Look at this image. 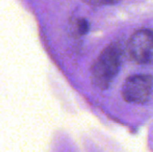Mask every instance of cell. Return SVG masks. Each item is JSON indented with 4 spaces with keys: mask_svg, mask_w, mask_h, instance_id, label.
Returning a JSON list of instances; mask_svg holds the SVG:
<instances>
[{
    "mask_svg": "<svg viewBox=\"0 0 153 152\" xmlns=\"http://www.w3.org/2000/svg\"><path fill=\"white\" fill-rule=\"evenodd\" d=\"M122 62V48L120 44L113 43L106 46L99 54L92 67V81L99 90H107L117 74Z\"/></svg>",
    "mask_w": 153,
    "mask_h": 152,
    "instance_id": "obj_1",
    "label": "cell"
},
{
    "mask_svg": "<svg viewBox=\"0 0 153 152\" xmlns=\"http://www.w3.org/2000/svg\"><path fill=\"white\" fill-rule=\"evenodd\" d=\"M122 97L126 102L144 104L150 100L153 93V76L135 74L127 77L122 85Z\"/></svg>",
    "mask_w": 153,
    "mask_h": 152,
    "instance_id": "obj_2",
    "label": "cell"
},
{
    "mask_svg": "<svg viewBox=\"0 0 153 152\" xmlns=\"http://www.w3.org/2000/svg\"><path fill=\"white\" fill-rule=\"evenodd\" d=\"M127 51L133 62L140 65H153V31L142 28L131 35Z\"/></svg>",
    "mask_w": 153,
    "mask_h": 152,
    "instance_id": "obj_3",
    "label": "cell"
},
{
    "mask_svg": "<svg viewBox=\"0 0 153 152\" xmlns=\"http://www.w3.org/2000/svg\"><path fill=\"white\" fill-rule=\"evenodd\" d=\"M90 24L85 19H77L74 23V30L78 36H83L89 31Z\"/></svg>",
    "mask_w": 153,
    "mask_h": 152,
    "instance_id": "obj_4",
    "label": "cell"
},
{
    "mask_svg": "<svg viewBox=\"0 0 153 152\" xmlns=\"http://www.w3.org/2000/svg\"><path fill=\"white\" fill-rule=\"evenodd\" d=\"M85 3L92 6H105V5H114L122 0H82Z\"/></svg>",
    "mask_w": 153,
    "mask_h": 152,
    "instance_id": "obj_5",
    "label": "cell"
}]
</instances>
